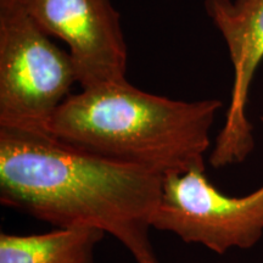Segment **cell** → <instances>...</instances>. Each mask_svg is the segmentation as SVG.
<instances>
[{
	"label": "cell",
	"instance_id": "6da1fadb",
	"mask_svg": "<svg viewBox=\"0 0 263 263\" xmlns=\"http://www.w3.org/2000/svg\"><path fill=\"white\" fill-rule=\"evenodd\" d=\"M163 177L68 145L48 130L0 126V202L59 229L97 228L136 263H161L150 229Z\"/></svg>",
	"mask_w": 263,
	"mask_h": 263
},
{
	"label": "cell",
	"instance_id": "7a4b0ae2",
	"mask_svg": "<svg viewBox=\"0 0 263 263\" xmlns=\"http://www.w3.org/2000/svg\"><path fill=\"white\" fill-rule=\"evenodd\" d=\"M217 99L174 100L138 89L126 78L70 95L49 132L93 155L161 177L205 170Z\"/></svg>",
	"mask_w": 263,
	"mask_h": 263
},
{
	"label": "cell",
	"instance_id": "3957f363",
	"mask_svg": "<svg viewBox=\"0 0 263 263\" xmlns=\"http://www.w3.org/2000/svg\"><path fill=\"white\" fill-rule=\"evenodd\" d=\"M74 83L70 52L16 0H0V126L49 132Z\"/></svg>",
	"mask_w": 263,
	"mask_h": 263
},
{
	"label": "cell",
	"instance_id": "277c9868",
	"mask_svg": "<svg viewBox=\"0 0 263 263\" xmlns=\"http://www.w3.org/2000/svg\"><path fill=\"white\" fill-rule=\"evenodd\" d=\"M153 228L218 255L251 249L263 236V185L236 197L217 190L202 168L163 177Z\"/></svg>",
	"mask_w": 263,
	"mask_h": 263
},
{
	"label": "cell",
	"instance_id": "5b68a950",
	"mask_svg": "<svg viewBox=\"0 0 263 263\" xmlns=\"http://www.w3.org/2000/svg\"><path fill=\"white\" fill-rule=\"evenodd\" d=\"M50 37L65 42L82 89L126 78L128 50L111 0H16Z\"/></svg>",
	"mask_w": 263,
	"mask_h": 263
},
{
	"label": "cell",
	"instance_id": "8992f818",
	"mask_svg": "<svg viewBox=\"0 0 263 263\" xmlns=\"http://www.w3.org/2000/svg\"><path fill=\"white\" fill-rule=\"evenodd\" d=\"M205 11L224 39L233 65L230 104L212 157L222 164L241 163L255 147L246 107L263 60V0H205Z\"/></svg>",
	"mask_w": 263,
	"mask_h": 263
},
{
	"label": "cell",
	"instance_id": "52a82bcc",
	"mask_svg": "<svg viewBox=\"0 0 263 263\" xmlns=\"http://www.w3.org/2000/svg\"><path fill=\"white\" fill-rule=\"evenodd\" d=\"M106 233L97 228L59 229L45 234L0 235V263H95Z\"/></svg>",
	"mask_w": 263,
	"mask_h": 263
}]
</instances>
